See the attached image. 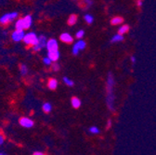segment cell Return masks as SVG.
<instances>
[{"label":"cell","instance_id":"cell-1","mask_svg":"<svg viewBox=\"0 0 156 155\" xmlns=\"http://www.w3.org/2000/svg\"><path fill=\"white\" fill-rule=\"evenodd\" d=\"M113 86H114V79L112 73H109L107 79V105L108 108L114 111V96H113Z\"/></svg>","mask_w":156,"mask_h":155},{"label":"cell","instance_id":"cell-2","mask_svg":"<svg viewBox=\"0 0 156 155\" xmlns=\"http://www.w3.org/2000/svg\"><path fill=\"white\" fill-rule=\"evenodd\" d=\"M24 43L26 45H31V46H35L38 43V37L36 36V34L34 33H29L27 34H24L23 39Z\"/></svg>","mask_w":156,"mask_h":155},{"label":"cell","instance_id":"cell-3","mask_svg":"<svg viewBox=\"0 0 156 155\" xmlns=\"http://www.w3.org/2000/svg\"><path fill=\"white\" fill-rule=\"evenodd\" d=\"M47 46V38L44 35H40L38 37V43L37 45L33 47L34 51H40L43 48H45Z\"/></svg>","mask_w":156,"mask_h":155},{"label":"cell","instance_id":"cell-4","mask_svg":"<svg viewBox=\"0 0 156 155\" xmlns=\"http://www.w3.org/2000/svg\"><path fill=\"white\" fill-rule=\"evenodd\" d=\"M18 16V13L17 12H11V13H8V14H5L4 16L1 17L0 19V23H8L11 21H13L14 19H16V17Z\"/></svg>","mask_w":156,"mask_h":155},{"label":"cell","instance_id":"cell-5","mask_svg":"<svg viewBox=\"0 0 156 155\" xmlns=\"http://www.w3.org/2000/svg\"><path fill=\"white\" fill-rule=\"evenodd\" d=\"M19 122H20V125H21L23 127H25V128H32L34 125V121L28 117H22Z\"/></svg>","mask_w":156,"mask_h":155},{"label":"cell","instance_id":"cell-6","mask_svg":"<svg viewBox=\"0 0 156 155\" xmlns=\"http://www.w3.org/2000/svg\"><path fill=\"white\" fill-rule=\"evenodd\" d=\"M85 48H86V42L83 40H79L73 46V53L74 55H77L78 53H79V50H83V49H85Z\"/></svg>","mask_w":156,"mask_h":155},{"label":"cell","instance_id":"cell-7","mask_svg":"<svg viewBox=\"0 0 156 155\" xmlns=\"http://www.w3.org/2000/svg\"><path fill=\"white\" fill-rule=\"evenodd\" d=\"M47 48H48V51L50 52V51H57L58 50V42L55 40V39H50L47 42Z\"/></svg>","mask_w":156,"mask_h":155},{"label":"cell","instance_id":"cell-8","mask_svg":"<svg viewBox=\"0 0 156 155\" xmlns=\"http://www.w3.org/2000/svg\"><path fill=\"white\" fill-rule=\"evenodd\" d=\"M24 36V31L23 30H16L13 33H12V39L16 42H19L23 39Z\"/></svg>","mask_w":156,"mask_h":155},{"label":"cell","instance_id":"cell-9","mask_svg":"<svg viewBox=\"0 0 156 155\" xmlns=\"http://www.w3.org/2000/svg\"><path fill=\"white\" fill-rule=\"evenodd\" d=\"M60 38H61V40H62V42H64V43H66V44H71V43H73V36H72L71 34H69L68 33H62L61 36H60Z\"/></svg>","mask_w":156,"mask_h":155},{"label":"cell","instance_id":"cell-10","mask_svg":"<svg viewBox=\"0 0 156 155\" xmlns=\"http://www.w3.org/2000/svg\"><path fill=\"white\" fill-rule=\"evenodd\" d=\"M23 30H26V29H29L32 25V17L30 15H27L25 16L23 19Z\"/></svg>","mask_w":156,"mask_h":155},{"label":"cell","instance_id":"cell-11","mask_svg":"<svg viewBox=\"0 0 156 155\" xmlns=\"http://www.w3.org/2000/svg\"><path fill=\"white\" fill-rule=\"evenodd\" d=\"M48 57L49 58L51 62H57L58 60V58H60V52H58V50L50 51V52H48Z\"/></svg>","mask_w":156,"mask_h":155},{"label":"cell","instance_id":"cell-12","mask_svg":"<svg viewBox=\"0 0 156 155\" xmlns=\"http://www.w3.org/2000/svg\"><path fill=\"white\" fill-rule=\"evenodd\" d=\"M48 86L50 90H55L58 86V81L55 78H50L48 82Z\"/></svg>","mask_w":156,"mask_h":155},{"label":"cell","instance_id":"cell-13","mask_svg":"<svg viewBox=\"0 0 156 155\" xmlns=\"http://www.w3.org/2000/svg\"><path fill=\"white\" fill-rule=\"evenodd\" d=\"M71 102H72V105L74 109H78L81 106V100L78 98H76V97H73Z\"/></svg>","mask_w":156,"mask_h":155},{"label":"cell","instance_id":"cell-14","mask_svg":"<svg viewBox=\"0 0 156 155\" xmlns=\"http://www.w3.org/2000/svg\"><path fill=\"white\" fill-rule=\"evenodd\" d=\"M124 22V19L121 18V17H114L112 19V21H111V23L112 25H119L121 23H123Z\"/></svg>","mask_w":156,"mask_h":155},{"label":"cell","instance_id":"cell-15","mask_svg":"<svg viewBox=\"0 0 156 155\" xmlns=\"http://www.w3.org/2000/svg\"><path fill=\"white\" fill-rule=\"evenodd\" d=\"M76 22H77V15L72 14L68 19V24L69 25H73V24L76 23Z\"/></svg>","mask_w":156,"mask_h":155},{"label":"cell","instance_id":"cell-16","mask_svg":"<svg viewBox=\"0 0 156 155\" xmlns=\"http://www.w3.org/2000/svg\"><path fill=\"white\" fill-rule=\"evenodd\" d=\"M129 31V26L128 25H126V24H124V25H122L120 28H119V30H118V33H119V34H124V33H127Z\"/></svg>","mask_w":156,"mask_h":155},{"label":"cell","instance_id":"cell-17","mask_svg":"<svg viewBox=\"0 0 156 155\" xmlns=\"http://www.w3.org/2000/svg\"><path fill=\"white\" fill-rule=\"evenodd\" d=\"M124 39V37H123V35L122 34H116V35H114L112 38V43H116V42H120V41H122Z\"/></svg>","mask_w":156,"mask_h":155},{"label":"cell","instance_id":"cell-18","mask_svg":"<svg viewBox=\"0 0 156 155\" xmlns=\"http://www.w3.org/2000/svg\"><path fill=\"white\" fill-rule=\"evenodd\" d=\"M16 30H23V19H20L16 22Z\"/></svg>","mask_w":156,"mask_h":155},{"label":"cell","instance_id":"cell-19","mask_svg":"<svg viewBox=\"0 0 156 155\" xmlns=\"http://www.w3.org/2000/svg\"><path fill=\"white\" fill-rule=\"evenodd\" d=\"M51 109H52V107H51L50 103H45V104L43 105V111H44L45 112H47V113L50 112Z\"/></svg>","mask_w":156,"mask_h":155},{"label":"cell","instance_id":"cell-20","mask_svg":"<svg viewBox=\"0 0 156 155\" xmlns=\"http://www.w3.org/2000/svg\"><path fill=\"white\" fill-rule=\"evenodd\" d=\"M85 21H86L88 24H91V23H93V21H94L93 16H91V15H89V14H87V15L85 16Z\"/></svg>","mask_w":156,"mask_h":155},{"label":"cell","instance_id":"cell-21","mask_svg":"<svg viewBox=\"0 0 156 155\" xmlns=\"http://www.w3.org/2000/svg\"><path fill=\"white\" fill-rule=\"evenodd\" d=\"M89 132H90L91 134H99V133H100V129L98 128L97 126H91V127L89 128Z\"/></svg>","mask_w":156,"mask_h":155},{"label":"cell","instance_id":"cell-22","mask_svg":"<svg viewBox=\"0 0 156 155\" xmlns=\"http://www.w3.org/2000/svg\"><path fill=\"white\" fill-rule=\"evenodd\" d=\"M63 82H64L67 86H73V82L72 80H70L69 78H67V77H63Z\"/></svg>","mask_w":156,"mask_h":155},{"label":"cell","instance_id":"cell-23","mask_svg":"<svg viewBox=\"0 0 156 155\" xmlns=\"http://www.w3.org/2000/svg\"><path fill=\"white\" fill-rule=\"evenodd\" d=\"M21 72H22V74L23 75H26L27 74V72H28V69H27V67L25 66V65H21Z\"/></svg>","mask_w":156,"mask_h":155},{"label":"cell","instance_id":"cell-24","mask_svg":"<svg viewBox=\"0 0 156 155\" xmlns=\"http://www.w3.org/2000/svg\"><path fill=\"white\" fill-rule=\"evenodd\" d=\"M84 34H85V32L83 31V30H79L77 33H76V34H75V36L77 37V38H82L83 36H84Z\"/></svg>","mask_w":156,"mask_h":155},{"label":"cell","instance_id":"cell-25","mask_svg":"<svg viewBox=\"0 0 156 155\" xmlns=\"http://www.w3.org/2000/svg\"><path fill=\"white\" fill-rule=\"evenodd\" d=\"M43 62H44V63L46 64V65H50L51 64V61H50V59L48 57V58H44V60H43Z\"/></svg>","mask_w":156,"mask_h":155},{"label":"cell","instance_id":"cell-26","mask_svg":"<svg viewBox=\"0 0 156 155\" xmlns=\"http://www.w3.org/2000/svg\"><path fill=\"white\" fill-rule=\"evenodd\" d=\"M52 70L54 72H58V70H60V65H58V63H54L53 66H52Z\"/></svg>","mask_w":156,"mask_h":155},{"label":"cell","instance_id":"cell-27","mask_svg":"<svg viewBox=\"0 0 156 155\" xmlns=\"http://www.w3.org/2000/svg\"><path fill=\"white\" fill-rule=\"evenodd\" d=\"M112 120L111 119H109L108 121H107V125H106V129H110L111 127H112Z\"/></svg>","mask_w":156,"mask_h":155},{"label":"cell","instance_id":"cell-28","mask_svg":"<svg viewBox=\"0 0 156 155\" xmlns=\"http://www.w3.org/2000/svg\"><path fill=\"white\" fill-rule=\"evenodd\" d=\"M33 155H45V154L41 151H35V152H34Z\"/></svg>","mask_w":156,"mask_h":155},{"label":"cell","instance_id":"cell-29","mask_svg":"<svg viewBox=\"0 0 156 155\" xmlns=\"http://www.w3.org/2000/svg\"><path fill=\"white\" fill-rule=\"evenodd\" d=\"M3 142H4V138L2 137L1 135H0V145H2V144H3Z\"/></svg>","mask_w":156,"mask_h":155},{"label":"cell","instance_id":"cell-30","mask_svg":"<svg viewBox=\"0 0 156 155\" xmlns=\"http://www.w3.org/2000/svg\"><path fill=\"white\" fill-rule=\"evenodd\" d=\"M138 6L139 7H141L142 6V1H141V0H140V1L138 2Z\"/></svg>","mask_w":156,"mask_h":155},{"label":"cell","instance_id":"cell-31","mask_svg":"<svg viewBox=\"0 0 156 155\" xmlns=\"http://www.w3.org/2000/svg\"><path fill=\"white\" fill-rule=\"evenodd\" d=\"M131 60H132L133 63H136V58H135V57H132V58H131Z\"/></svg>","mask_w":156,"mask_h":155},{"label":"cell","instance_id":"cell-32","mask_svg":"<svg viewBox=\"0 0 156 155\" xmlns=\"http://www.w3.org/2000/svg\"><path fill=\"white\" fill-rule=\"evenodd\" d=\"M0 155H7V154H5V153H3V152H0Z\"/></svg>","mask_w":156,"mask_h":155}]
</instances>
